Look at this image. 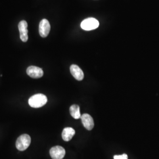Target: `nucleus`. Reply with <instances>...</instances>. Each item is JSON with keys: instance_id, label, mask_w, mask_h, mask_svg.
I'll list each match as a JSON object with an SVG mask.
<instances>
[{"instance_id": "obj_1", "label": "nucleus", "mask_w": 159, "mask_h": 159, "mask_svg": "<svg viewBox=\"0 0 159 159\" xmlns=\"http://www.w3.org/2000/svg\"><path fill=\"white\" fill-rule=\"evenodd\" d=\"M47 102V97L43 94H37L31 97L29 100V105L33 108H40Z\"/></svg>"}, {"instance_id": "obj_9", "label": "nucleus", "mask_w": 159, "mask_h": 159, "mask_svg": "<svg viewBox=\"0 0 159 159\" xmlns=\"http://www.w3.org/2000/svg\"><path fill=\"white\" fill-rule=\"evenodd\" d=\"M70 72L74 78L78 81H81L84 79L83 71L77 65L73 64L70 66Z\"/></svg>"}, {"instance_id": "obj_6", "label": "nucleus", "mask_w": 159, "mask_h": 159, "mask_svg": "<svg viewBox=\"0 0 159 159\" xmlns=\"http://www.w3.org/2000/svg\"><path fill=\"white\" fill-rule=\"evenodd\" d=\"M50 154L52 159H63L66 154V151L63 147L57 146L51 148Z\"/></svg>"}, {"instance_id": "obj_8", "label": "nucleus", "mask_w": 159, "mask_h": 159, "mask_svg": "<svg viewBox=\"0 0 159 159\" xmlns=\"http://www.w3.org/2000/svg\"><path fill=\"white\" fill-rule=\"evenodd\" d=\"M81 119L84 127L88 130H91L94 125V120L89 114H83L81 116Z\"/></svg>"}, {"instance_id": "obj_7", "label": "nucleus", "mask_w": 159, "mask_h": 159, "mask_svg": "<svg viewBox=\"0 0 159 159\" xmlns=\"http://www.w3.org/2000/svg\"><path fill=\"white\" fill-rule=\"evenodd\" d=\"M27 74L33 79H39L43 76L44 72L41 68L36 66H30L27 69Z\"/></svg>"}, {"instance_id": "obj_4", "label": "nucleus", "mask_w": 159, "mask_h": 159, "mask_svg": "<svg viewBox=\"0 0 159 159\" xmlns=\"http://www.w3.org/2000/svg\"><path fill=\"white\" fill-rule=\"evenodd\" d=\"M18 29L20 31V39L23 42H27L29 39L28 36V24L27 21L23 20L18 24Z\"/></svg>"}, {"instance_id": "obj_3", "label": "nucleus", "mask_w": 159, "mask_h": 159, "mask_svg": "<svg viewBox=\"0 0 159 159\" xmlns=\"http://www.w3.org/2000/svg\"><path fill=\"white\" fill-rule=\"evenodd\" d=\"M99 26L98 21L94 18H88L81 23V29L85 31H90L97 29Z\"/></svg>"}, {"instance_id": "obj_11", "label": "nucleus", "mask_w": 159, "mask_h": 159, "mask_svg": "<svg viewBox=\"0 0 159 159\" xmlns=\"http://www.w3.org/2000/svg\"><path fill=\"white\" fill-rule=\"evenodd\" d=\"M70 112L71 116L75 119H79L81 118V116L80 111V107L78 105H72L70 108Z\"/></svg>"}, {"instance_id": "obj_10", "label": "nucleus", "mask_w": 159, "mask_h": 159, "mask_svg": "<svg viewBox=\"0 0 159 159\" xmlns=\"http://www.w3.org/2000/svg\"><path fill=\"white\" fill-rule=\"evenodd\" d=\"M75 131L71 127L64 128L62 132V138L66 142H69L74 136Z\"/></svg>"}, {"instance_id": "obj_2", "label": "nucleus", "mask_w": 159, "mask_h": 159, "mask_svg": "<svg viewBox=\"0 0 159 159\" xmlns=\"http://www.w3.org/2000/svg\"><path fill=\"white\" fill-rule=\"evenodd\" d=\"M31 143V137L29 134H24L18 137L16 141V148L20 151H24L27 148Z\"/></svg>"}, {"instance_id": "obj_12", "label": "nucleus", "mask_w": 159, "mask_h": 159, "mask_svg": "<svg viewBox=\"0 0 159 159\" xmlns=\"http://www.w3.org/2000/svg\"><path fill=\"white\" fill-rule=\"evenodd\" d=\"M114 159H128V156L126 154L121 155H116L114 156Z\"/></svg>"}, {"instance_id": "obj_5", "label": "nucleus", "mask_w": 159, "mask_h": 159, "mask_svg": "<svg viewBox=\"0 0 159 159\" xmlns=\"http://www.w3.org/2000/svg\"><path fill=\"white\" fill-rule=\"evenodd\" d=\"M50 24L47 19H43L40 21L39 24V33L41 37H47L50 33Z\"/></svg>"}]
</instances>
